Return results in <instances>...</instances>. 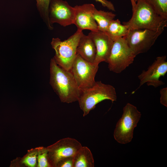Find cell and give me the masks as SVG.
Listing matches in <instances>:
<instances>
[{"label": "cell", "instance_id": "6", "mask_svg": "<svg viewBox=\"0 0 167 167\" xmlns=\"http://www.w3.org/2000/svg\"><path fill=\"white\" fill-rule=\"evenodd\" d=\"M136 56L124 37L113 41L107 63L109 70L119 74L132 64Z\"/></svg>", "mask_w": 167, "mask_h": 167}, {"label": "cell", "instance_id": "20", "mask_svg": "<svg viewBox=\"0 0 167 167\" xmlns=\"http://www.w3.org/2000/svg\"><path fill=\"white\" fill-rule=\"evenodd\" d=\"M48 158V149H44L41 150L37 157L38 166L47 167L51 166Z\"/></svg>", "mask_w": 167, "mask_h": 167}, {"label": "cell", "instance_id": "1", "mask_svg": "<svg viewBox=\"0 0 167 167\" xmlns=\"http://www.w3.org/2000/svg\"><path fill=\"white\" fill-rule=\"evenodd\" d=\"M50 67V83L61 101L70 103L78 101L82 91L71 72L58 65L54 58Z\"/></svg>", "mask_w": 167, "mask_h": 167}, {"label": "cell", "instance_id": "7", "mask_svg": "<svg viewBox=\"0 0 167 167\" xmlns=\"http://www.w3.org/2000/svg\"><path fill=\"white\" fill-rule=\"evenodd\" d=\"M98 65L85 60L77 54L70 71L81 90L90 88L94 85L96 82L95 78Z\"/></svg>", "mask_w": 167, "mask_h": 167}, {"label": "cell", "instance_id": "21", "mask_svg": "<svg viewBox=\"0 0 167 167\" xmlns=\"http://www.w3.org/2000/svg\"><path fill=\"white\" fill-rule=\"evenodd\" d=\"M37 153L32 152L24 158L23 162L26 165L30 167L35 166L36 161Z\"/></svg>", "mask_w": 167, "mask_h": 167}, {"label": "cell", "instance_id": "14", "mask_svg": "<svg viewBox=\"0 0 167 167\" xmlns=\"http://www.w3.org/2000/svg\"><path fill=\"white\" fill-rule=\"evenodd\" d=\"M76 53L85 60L94 63L96 49L93 41L88 35L82 33L78 44Z\"/></svg>", "mask_w": 167, "mask_h": 167}, {"label": "cell", "instance_id": "22", "mask_svg": "<svg viewBox=\"0 0 167 167\" xmlns=\"http://www.w3.org/2000/svg\"><path fill=\"white\" fill-rule=\"evenodd\" d=\"M73 157L65 158L57 164V166L60 167H73Z\"/></svg>", "mask_w": 167, "mask_h": 167}, {"label": "cell", "instance_id": "3", "mask_svg": "<svg viewBox=\"0 0 167 167\" xmlns=\"http://www.w3.org/2000/svg\"><path fill=\"white\" fill-rule=\"evenodd\" d=\"M81 91L78 101L83 112L84 117L102 101L108 100L113 102L117 100L115 88L110 84L103 83L101 81H96L92 87Z\"/></svg>", "mask_w": 167, "mask_h": 167}, {"label": "cell", "instance_id": "23", "mask_svg": "<svg viewBox=\"0 0 167 167\" xmlns=\"http://www.w3.org/2000/svg\"><path fill=\"white\" fill-rule=\"evenodd\" d=\"M161 103L165 106H167V88L161 89L160 91Z\"/></svg>", "mask_w": 167, "mask_h": 167}, {"label": "cell", "instance_id": "16", "mask_svg": "<svg viewBox=\"0 0 167 167\" xmlns=\"http://www.w3.org/2000/svg\"><path fill=\"white\" fill-rule=\"evenodd\" d=\"M93 15L97 25L98 30L105 33L106 32L109 24L116 16L111 12L98 10L96 8Z\"/></svg>", "mask_w": 167, "mask_h": 167}, {"label": "cell", "instance_id": "25", "mask_svg": "<svg viewBox=\"0 0 167 167\" xmlns=\"http://www.w3.org/2000/svg\"><path fill=\"white\" fill-rule=\"evenodd\" d=\"M136 1H137V0H135Z\"/></svg>", "mask_w": 167, "mask_h": 167}, {"label": "cell", "instance_id": "9", "mask_svg": "<svg viewBox=\"0 0 167 167\" xmlns=\"http://www.w3.org/2000/svg\"><path fill=\"white\" fill-rule=\"evenodd\" d=\"M75 14L74 7L63 0H51L49 9L50 24L54 23L66 27L73 24Z\"/></svg>", "mask_w": 167, "mask_h": 167}, {"label": "cell", "instance_id": "2", "mask_svg": "<svg viewBox=\"0 0 167 167\" xmlns=\"http://www.w3.org/2000/svg\"><path fill=\"white\" fill-rule=\"evenodd\" d=\"M131 18L123 22L129 30L147 29L154 31L164 30L167 25V19L158 15L144 0H137L132 9Z\"/></svg>", "mask_w": 167, "mask_h": 167}, {"label": "cell", "instance_id": "10", "mask_svg": "<svg viewBox=\"0 0 167 167\" xmlns=\"http://www.w3.org/2000/svg\"><path fill=\"white\" fill-rule=\"evenodd\" d=\"M82 146L80 143L74 139H63L48 149L49 160L52 165L56 166L62 160L74 157Z\"/></svg>", "mask_w": 167, "mask_h": 167}, {"label": "cell", "instance_id": "11", "mask_svg": "<svg viewBox=\"0 0 167 167\" xmlns=\"http://www.w3.org/2000/svg\"><path fill=\"white\" fill-rule=\"evenodd\" d=\"M167 72V62L165 55L157 57L154 62L146 71H143L138 76L140 80L139 88L145 83L148 86L157 88L164 84L160 80L161 76H164Z\"/></svg>", "mask_w": 167, "mask_h": 167}, {"label": "cell", "instance_id": "24", "mask_svg": "<svg viewBox=\"0 0 167 167\" xmlns=\"http://www.w3.org/2000/svg\"><path fill=\"white\" fill-rule=\"evenodd\" d=\"M100 3L104 7H106L109 10L115 11V8L113 3L107 0H94Z\"/></svg>", "mask_w": 167, "mask_h": 167}, {"label": "cell", "instance_id": "5", "mask_svg": "<svg viewBox=\"0 0 167 167\" xmlns=\"http://www.w3.org/2000/svg\"><path fill=\"white\" fill-rule=\"evenodd\" d=\"M141 114L136 107L127 103L123 108V113L117 122L113 133L115 140L121 144L130 142L134 128L140 119Z\"/></svg>", "mask_w": 167, "mask_h": 167}, {"label": "cell", "instance_id": "15", "mask_svg": "<svg viewBox=\"0 0 167 167\" xmlns=\"http://www.w3.org/2000/svg\"><path fill=\"white\" fill-rule=\"evenodd\" d=\"M73 167H94L92 154L87 147L82 146L73 157Z\"/></svg>", "mask_w": 167, "mask_h": 167}, {"label": "cell", "instance_id": "19", "mask_svg": "<svg viewBox=\"0 0 167 167\" xmlns=\"http://www.w3.org/2000/svg\"><path fill=\"white\" fill-rule=\"evenodd\" d=\"M160 15L167 19V0H144Z\"/></svg>", "mask_w": 167, "mask_h": 167}, {"label": "cell", "instance_id": "4", "mask_svg": "<svg viewBox=\"0 0 167 167\" xmlns=\"http://www.w3.org/2000/svg\"><path fill=\"white\" fill-rule=\"evenodd\" d=\"M77 30L66 40L62 41L58 38H53L51 43L55 51L54 57L57 64L62 68L70 71L76 57L78 44L83 33Z\"/></svg>", "mask_w": 167, "mask_h": 167}, {"label": "cell", "instance_id": "13", "mask_svg": "<svg viewBox=\"0 0 167 167\" xmlns=\"http://www.w3.org/2000/svg\"><path fill=\"white\" fill-rule=\"evenodd\" d=\"M88 35L93 41L96 48L94 63L99 64L102 62H107L113 41L106 33L99 31H91Z\"/></svg>", "mask_w": 167, "mask_h": 167}, {"label": "cell", "instance_id": "12", "mask_svg": "<svg viewBox=\"0 0 167 167\" xmlns=\"http://www.w3.org/2000/svg\"><path fill=\"white\" fill-rule=\"evenodd\" d=\"M75 10L73 24L77 30L82 31L87 29L92 32L98 31V26L93 15L95 8L92 4H84L76 5L74 7Z\"/></svg>", "mask_w": 167, "mask_h": 167}, {"label": "cell", "instance_id": "18", "mask_svg": "<svg viewBox=\"0 0 167 167\" xmlns=\"http://www.w3.org/2000/svg\"><path fill=\"white\" fill-rule=\"evenodd\" d=\"M36 6L40 15L48 28L50 30L53 27L50 24L49 18V9L51 0H36Z\"/></svg>", "mask_w": 167, "mask_h": 167}, {"label": "cell", "instance_id": "17", "mask_svg": "<svg viewBox=\"0 0 167 167\" xmlns=\"http://www.w3.org/2000/svg\"><path fill=\"white\" fill-rule=\"evenodd\" d=\"M129 29L126 26L121 23L118 19L113 20L109 24L106 33L113 41L123 37L128 33Z\"/></svg>", "mask_w": 167, "mask_h": 167}, {"label": "cell", "instance_id": "8", "mask_svg": "<svg viewBox=\"0 0 167 167\" xmlns=\"http://www.w3.org/2000/svg\"><path fill=\"white\" fill-rule=\"evenodd\" d=\"M163 31H154L147 29L130 30L123 37L136 56L147 52Z\"/></svg>", "mask_w": 167, "mask_h": 167}]
</instances>
